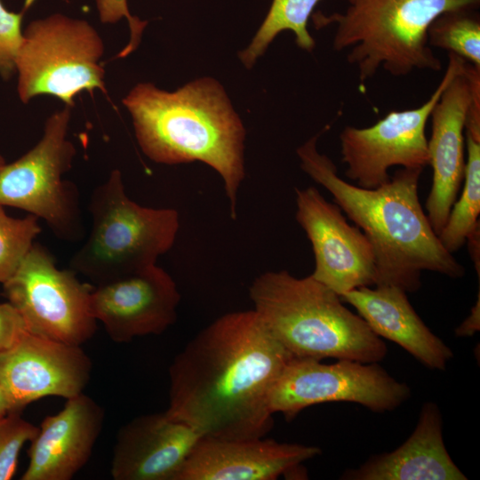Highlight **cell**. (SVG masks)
Returning a JSON list of instances; mask_svg holds the SVG:
<instances>
[{
	"label": "cell",
	"instance_id": "1",
	"mask_svg": "<svg viewBox=\"0 0 480 480\" xmlns=\"http://www.w3.org/2000/svg\"><path fill=\"white\" fill-rule=\"evenodd\" d=\"M292 358L254 309L224 314L175 356L165 412L202 436L264 437L270 390Z\"/></svg>",
	"mask_w": 480,
	"mask_h": 480
},
{
	"label": "cell",
	"instance_id": "2",
	"mask_svg": "<svg viewBox=\"0 0 480 480\" xmlns=\"http://www.w3.org/2000/svg\"><path fill=\"white\" fill-rule=\"evenodd\" d=\"M324 127L297 149L301 169L332 196L372 244L375 284L394 285L405 292L420 287L423 271L462 277L464 267L440 242L419 200L422 168H401L389 180L375 188H364L338 175L333 162L318 152Z\"/></svg>",
	"mask_w": 480,
	"mask_h": 480
},
{
	"label": "cell",
	"instance_id": "3",
	"mask_svg": "<svg viewBox=\"0 0 480 480\" xmlns=\"http://www.w3.org/2000/svg\"><path fill=\"white\" fill-rule=\"evenodd\" d=\"M123 104L150 160L165 164L199 161L220 175L230 216L236 219L244 178L245 131L220 83L203 77L174 92L140 83Z\"/></svg>",
	"mask_w": 480,
	"mask_h": 480
},
{
	"label": "cell",
	"instance_id": "4",
	"mask_svg": "<svg viewBox=\"0 0 480 480\" xmlns=\"http://www.w3.org/2000/svg\"><path fill=\"white\" fill-rule=\"evenodd\" d=\"M249 294L265 326L292 357L369 364L387 355L382 339L311 275L268 271L254 279Z\"/></svg>",
	"mask_w": 480,
	"mask_h": 480
},
{
	"label": "cell",
	"instance_id": "5",
	"mask_svg": "<svg viewBox=\"0 0 480 480\" xmlns=\"http://www.w3.org/2000/svg\"><path fill=\"white\" fill-rule=\"evenodd\" d=\"M344 12H317L316 27L336 25L332 47L347 52L362 83L380 69L393 76L415 70L439 71L441 60L428 43V29L440 15L476 10L480 0H348Z\"/></svg>",
	"mask_w": 480,
	"mask_h": 480
},
{
	"label": "cell",
	"instance_id": "6",
	"mask_svg": "<svg viewBox=\"0 0 480 480\" xmlns=\"http://www.w3.org/2000/svg\"><path fill=\"white\" fill-rule=\"evenodd\" d=\"M88 210L92 228L69 267L95 285L156 265L174 244L180 228L175 209L146 207L132 200L117 169L93 189Z\"/></svg>",
	"mask_w": 480,
	"mask_h": 480
},
{
	"label": "cell",
	"instance_id": "7",
	"mask_svg": "<svg viewBox=\"0 0 480 480\" xmlns=\"http://www.w3.org/2000/svg\"><path fill=\"white\" fill-rule=\"evenodd\" d=\"M103 54L102 38L84 20L53 14L30 22L15 60L19 98L50 95L73 107L81 92H106Z\"/></svg>",
	"mask_w": 480,
	"mask_h": 480
},
{
	"label": "cell",
	"instance_id": "8",
	"mask_svg": "<svg viewBox=\"0 0 480 480\" xmlns=\"http://www.w3.org/2000/svg\"><path fill=\"white\" fill-rule=\"evenodd\" d=\"M71 107L52 113L38 142L0 171V205L23 210L43 220L59 239L80 241L84 226L78 189L63 177L76 156L68 138Z\"/></svg>",
	"mask_w": 480,
	"mask_h": 480
},
{
	"label": "cell",
	"instance_id": "9",
	"mask_svg": "<svg viewBox=\"0 0 480 480\" xmlns=\"http://www.w3.org/2000/svg\"><path fill=\"white\" fill-rule=\"evenodd\" d=\"M3 286L29 332L78 346L93 336L92 286L81 283L72 269H60L43 244H33Z\"/></svg>",
	"mask_w": 480,
	"mask_h": 480
},
{
	"label": "cell",
	"instance_id": "10",
	"mask_svg": "<svg viewBox=\"0 0 480 480\" xmlns=\"http://www.w3.org/2000/svg\"><path fill=\"white\" fill-rule=\"evenodd\" d=\"M411 396L409 387L377 363L339 359L334 364L292 357L268 397L272 414L293 419L303 409L326 402H351L374 412L393 411Z\"/></svg>",
	"mask_w": 480,
	"mask_h": 480
},
{
	"label": "cell",
	"instance_id": "11",
	"mask_svg": "<svg viewBox=\"0 0 480 480\" xmlns=\"http://www.w3.org/2000/svg\"><path fill=\"white\" fill-rule=\"evenodd\" d=\"M466 60L448 53L439 84L420 107L390 111L374 124L346 126L340 134L346 176L364 188H375L390 179L388 169L424 168L429 164L426 125L443 91L464 68Z\"/></svg>",
	"mask_w": 480,
	"mask_h": 480
},
{
	"label": "cell",
	"instance_id": "12",
	"mask_svg": "<svg viewBox=\"0 0 480 480\" xmlns=\"http://www.w3.org/2000/svg\"><path fill=\"white\" fill-rule=\"evenodd\" d=\"M296 220L315 256L311 276L339 296L375 284L374 252L357 226L348 223L340 208L315 187L296 188Z\"/></svg>",
	"mask_w": 480,
	"mask_h": 480
},
{
	"label": "cell",
	"instance_id": "13",
	"mask_svg": "<svg viewBox=\"0 0 480 480\" xmlns=\"http://www.w3.org/2000/svg\"><path fill=\"white\" fill-rule=\"evenodd\" d=\"M92 363L81 346L46 339L28 332L0 355V386L12 412L45 396L66 399L83 393Z\"/></svg>",
	"mask_w": 480,
	"mask_h": 480
},
{
	"label": "cell",
	"instance_id": "14",
	"mask_svg": "<svg viewBox=\"0 0 480 480\" xmlns=\"http://www.w3.org/2000/svg\"><path fill=\"white\" fill-rule=\"evenodd\" d=\"M180 300L176 283L156 264L91 291L93 316L117 343L163 333L175 323Z\"/></svg>",
	"mask_w": 480,
	"mask_h": 480
},
{
	"label": "cell",
	"instance_id": "15",
	"mask_svg": "<svg viewBox=\"0 0 480 480\" xmlns=\"http://www.w3.org/2000/svg\"><path fill=\"white\" fill-rule=\"evenodd\" d=\"M480 90V68L465 63L443 91L431 114L428 140L432 186L426 200L427 216L438 236L464 178L465 124L475 92Z\"/></svg>",
	"mask_w": 480,
	"mask_h": 480
},
{
	"label": "cell",
	"instance_id": "16",
	"mask_svg": "<svg viewBox=\"0 0 480 480\" xmlns=\"http://www.w3.org/2000/svg\"><path fill=\"white\" fill-rule=\"evenodd\" d=\"M321 453L317 446L274 439L202 436L176 480H274Z\"/></svg>",
	"mask_w": 480,
	"mask_h": 480
},
{
	"label": "cell",
	"instance_id": "17",
	"mask_svg": "<svg viewBox=\"0 0 480 480\" xmlns=\"http://www.w3.org/2000/svg\"><path fill=\"white\" fill-rule=\"evenodd\" d=\"M201 437L166 412L137 417L117 433L111 476L115 480H176Z\"/></svg>",
	"mask_w": 480,
	"mask_h": 480
},
{
	"label": "cell",
	"instance_id": "18",
	"mask_svg": "<svg viewBox=\"0 0 480 480\" xmlns=\"http://www.w3.org/2000/svg\"><path fill=\"white\" fill-rule=\"evenodd\" d=\"M104 412L81 393L42 421L28 452L22 480H69L88 461L102 428Z\"/></svg>",
	"mask_w": 480,
	"mask_h": 480
},
{
	"label": "cell",
	"instance_id": "19",
	"mask_svg": "<svg viewBox=\"0 0 480 480\" xmlns=\"http://www.w3.org/2000/svg\"><path fill=\"white\" fill-rule=\"evenodd\" d=\"M340 297L356 309L377 336L398 344L425 366L444 370L452 358L450 348L423 323L399 287L363 286Z\"/></svg>",
	"mask_w": 480,
	"mask_h": 480
},
{
	"label": "cell",
	"instance_id": "20",
	"mask_svg": "<svg viewBox=\"0 0 480 480\" xmlns=\"http://www.w3.org/2000/svg\"><path fill=\"white\" fill-rule=\"evenodd\" d=\"M443 420L437 405L423 404L410 437L395 451L372 457L348 480H466L450 457L443 439Z\"/></svg>",
	"mask_w": 480,
	"mask_h": 480
},
{
	"label": "cell",
	"instance_id": "21",
	"mask_svg": "<svg viewBox=\"0 0 480 480\" xmlns=\"http://www.w3.org/2000/svg\"><path fill=\"white\" fill-rule=\"evenodd\" d=\"M465 146L467 160L462 194L453 203L447 220L438 234L443 246L451 253L458 251L479 228L480 140L465 132Z\"/></svg>",
	"mask_w": 480,
	"mask_h": 480
},
{
	"label": "cell",
	"instance_id": "22",
	"mask_svg": "<svg viewBox=\"0 0 480 480\" xmlns=\"http://www.w3.org/2000/svg\"><path fill=\"white\" fill-rule=\"evenodd\" d=\"M321 0H273L269 11L250 45L239 53L246 68H252L269 44L282 31L295 35L297 46L312 52L315 40L308 30V21ZM348 1V0H347Z\"/></svg>",
	"mask_w": 480,
	"mask_h": 480
},
{
	"label": "cell",
	"instance_id": "23",
	"mask_svg": "<svg viewBox=\"0 0 480 480\" xmlns=\"http://www.w3.org/2000/svg\"><path fill=\"white\" fill-rule=\"evenodd\" d=\"M429 46L453 53L480 68V18L476 10H458L437 17L428 29Z\"/></svg>",
	"mask_w": 480,
	"mask_h": 480
},
{
	"label": "cell",
	"instance_id": "24",
	"mask_svg": "<svg viewBox=\"0 0 480 480\" xmlns=\"http://www.w3.org/2000/svg\"><path fill=\"white\" fill-rule=\"evenodd\" d=\"M31 214L23 218L8 215L0 205V283L3 284L17 270L36 243L42 228Z\"/></svg>",
	"mask_w": 480,
	"mask_h": 480
},
{
	"label": "cell",
	"instance_id": "25",
	"mask_svg": "<svg viewBox=\"0 0 480 480\" xmlns=\"http://www.w3.org/2000/svg\"><path fill=\"white\" fill-rule=\"evenodd\" d=\"M39 428L22 419L18 412L0 418V480L12 479L20 452L37 435Z\"/></svg>",
	"mask_w": 480,
	"mask_h": 480
},
{
	"label": "cell",
	"instance_id": "26",
	"mask_svg": "<svg viewBox=\"0 0 480 480\" xmlns=\"http://www.w3.org/2000/svg\"><path fill=\"white\" fill-rule=\"evenodd\" d=\"M34 2L26 0L20 12H12L0 0V75L5 80L15 72V60L23 38L22 19Z\"/></svg>",
	"mask_w": 480,
	"mask_h": 480
},
{
	"label": "cell",
	"instance_id": "27",
	"mask_svg": "<svg viewBox=\"0 0 480 480\" xmlns=\"http://www.w3.org/2000/svg\"><path fill=\"white\" fill-rule=\"evenodd\" d=\"M95 2L101 22L113 24L124 18L127 20L130 28V39L117 57L128 56L139 46L148 22L140 20L130 13L127 0H95Z\"/></svg>",
	"mask_w": 480,
	"mask_h": 480
},
{
	"label": "cell",
	"instance_id": "28",
	"mask_svg": "<svg viewBox=\"0 0 480 480\" xmlns=\"http://www.w3.org/2000/svg\"><path fill=\"white\" fill-rule=\"evenodd\" d=\"M18 310L10 303H0V355L12 348L28 332Z\"/></svg>",
	"mask_w": 480,
	"mask_h": 480
},
{
	"label": "cell",
	"instance_id": "29",
	"mask_svg": "<svg viewBox=\"0 0 480 480\" xmlns=\"http://www.w3.org/2000/svg\"><path fill=\"white\" fill-rule=\"evenodd\" d=\"M480 298L478 293L477 302L472 308L468 317L455 330L456 336L466 337L472 336L479 330L480 326Z\"/></svg>",
	"mask_w": 480,
	"mask_h": 480
},
{
	"label": "cell",
	"instance_id": "30",
	"mask_svg": "<svg viewBox=\"0 0 480 480\" xmlns=\"http://www.w3.org/2000/svg\"><path fill=\"white\" fill-rule=\"evenodd\" d=\"M11 412L12 407L10 400L4 388L0 386V418L4 417Z\"/></svg>",
	"mask_w": 480,
	"mask_h": 480
},
{
	"label": "cell",
	"instance_id": "31",
	"mask_svg": "<svg viewBox=\"0 0 480 480\" xmlns=\"http://www.w3.org/2000/svg\"><path fill=\"white\" fill-rule=\"evenodd\" d=\"M5 164H6L5 159L0 153V171L4 166Z\"/></svg>",
	"mask_w": 480,
	"mask_h": 480
}]
</instances>
